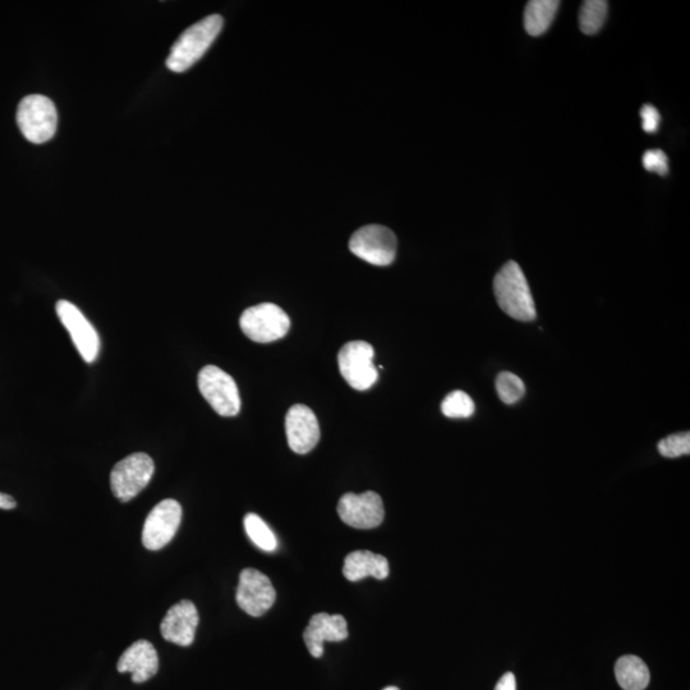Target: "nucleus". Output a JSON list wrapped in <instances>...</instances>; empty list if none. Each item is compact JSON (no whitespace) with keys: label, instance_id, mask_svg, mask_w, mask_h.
I'll return each instance as SVG.
<instances>
[{"label":"nucleus","instance_id":"27","mask_svg":"<svg viewBox=\"0 0 690 690\" xmlns=\"http://www.w3.org/2000/svg\"><path fill=\"white\" fill-rule=\"evenodd\" d=\"M495 690H517V682L513 673H506L501 676Z\"/></svg>","mask_w":690,"mask_h":690},{"label":"nucleus","instance_id":"20","mask_svg":"<svg viewBox=\"0 0 690 690\" xmlns=\"http://www.w3.org/2000/svg\"><path fill=\"white\" fill-rule=\"evenodd\" d=\"M609 11L605 0H587L579 12V26L586 35H595L604 26Z\"/></svg>","mask_w":690,"mask_h":690},{"label":"nucleus","instance_id":"3","mask_svg":"<svg viewBox=\"0 0 690 690\" xmlns=\"http://www.w3.org/2000/svg\"><path fill=\"white\" fill-rule=\"evenodd\" d=\"M17 124L27 141L32 144H45L52 140L57 132V108L46 96H26L18 105Z\"/></svg>","mask_w":690,"mask_h":690},{"label":"nucleus","instance_id":"1","mask_svg":"<svg viewBox=\"0 0 690 690\" xmlns=\"http://www.w3.org/2000/svg\"><path fill=\"white\" fill-rule=\"evenodd\" d=\"M494 292L498 305L513 319L529 322L536 319L535 301L521 266L506 262L494 279Z\"/></svg>","mask_w":690,"mask_h":690},{"label":"nucleus","instance_id":"7","mask_svg":"<svg viewBox=\"0 0 690 690\" xmlns=\"http://www.w3.org/2000/svg\"><path fill=\"white\" fill-rule=\"evenodd\" d=\"M349 250L368 264L388 266L397 256V237L383 225H366L353 234Z\"/></svg>","mask_w":690,"mask_h":690},{"label":"nucleus","instance_id":"16","mask_svg":"<svg viewBox=\"0 0 690 690\" xmlns=\"http://www.w3.org/2000/svg\"><path fill=\"white\" fill-rule=\"evenodd\" d=\"M117 670L122 674H131L133 683H145L158 673V652H156L153 644L141 639L123 652L118 661Z\"/></svg>","mask_w":690,"mask_h":690},{"label":"nucleus","instance_id":"9","mask_svg":"<svg viewBox=\"0 0 690 690\" xmlns=\"http://www.w3.org/2000/svg\"><path fill=\"white\" fill-rule=\"evenodd\" d=\"M182 522V506L177 500L165 499L147 515L142 544L147 550L158 551L167 546Z\"/></svg>","mask_w":690,"mask_h":690},{"label":"nucleus","instance_id":"11","mask_svg":"<svg viewBox=\"0 0 690 690\" xmlns=\"http://www.w3.org/2000/svg\"><path fill=\"white\" fill-rule=\"evenodd\" d=\"M338 514L345 524L353 528H376L385 517L383 499L374 491L361 495L345 494L339 501Z\"/></svg>","mask_w":690,"mask_h":690},{"label":"nucleus","instance_id":"22","mask_svg":"<svg viewBox=\"0 0 690 690\" xmlns=\"http://www.w3.org/2000/svg\"><path fill=\"white\" fill-rule=\"evenodd\" d=\"M441 412L449 418H468L475 413V403L464 391H453L441 404Z\"/></svg>","mask_w":690,"mask_h":690},{"label":"nucleus","instance_id":"4","mask_svg":"<svg viewBox=\"0 0 690 690\" xmlns=\"http://www.w3.org/2000/svg\"><path fill=\"white\" fill-rule=\"evenodd\" d=\"M239 325L247 338L265 344L284 338L291 328V320L274 303H260L243 312Z\"/></svg>","mask_w":690,"mask_h":690},{"label":"nucleus","instance_id":"17","mask_svg":"<svg viewBox=\"0 0 690 690\" xmlns=\"http://www.w3.org/2000/svg\"><path fill=\"white\" fill-rule=\"evenodd\" d=\"M389 561L371 551H353L344 560L343 574L351 582L374 577L383 581L389 577Z\"/></svg>","mask_w":690,"mask_h":690},{"label":"nucleus","instance_id":"15","mask_svg":"<svg viewBox=\"0 0 690 690\" xmlns=\"http://www.w3.org/2000/svg\"><path fill=\"white\" fill-rule=\"evenodd\" d=\"M348 638V624L342 615L320 613L312 616L303 632L308 651L312 657L320 659L324 655L325 642H342Z\"/></svg>","mask_w":690,"mask_h":690},{"label":"nucleus","instance_id":"21","mask_svg":"<svg viewBox=\"0 0 690 690\" xmlns=\"http://www.w3.org/2000/svg\"><path fill=\"white\" fill-rule=\"evenodd\" d=\"M245 529L253 544L264 551H275L278 540L271 528L257 514H247L245 517Z\"/></svg>","mask_w":690,"mask_h":690},{"label":"nucleus","instance_id":"29","mask_svg":"<svg viewBox=\"0 0 690 690\" xmlns=\"http://www.w3.org/2000/svg\"><path fill=\"white\" fill-rule=\"evenodd\" d=\"M384 690H400V689L397 687H388V688H385Z\"/></svg>","mask_w":690,"mask_h":690},{"label":"nucleus","instance_id":"8","mask_svg":"<svg viewBox=\"0 0 690 690\" xmlns=\"http://www.w3.org/2000/svg\"><path fill=\"white\" fill-rule=\"evenodd\" d=\"M375 351L370 343L349 342L338 354L340 374L353 389L365 391L379 379L374 365Z\"/></svg>","mask_w":690,"mask_h":690},{"label":"nucleus","instance_id":"23","mask_svg":"<svg viewBox=\"0 0 690 690\" xmlns=\"http://www.w3.org/2000/svg\"><path fill=\"white\" fill-rule=\"evenodd\" d=\"M496 390H498L501 402L505 404H514L519 402L526 393V388L522 379L512 372H501L496 380Z\"/></svg>","mask_w":690,"mask_h":690},{"label":"nucleus","instance_id":"6","mask_svg":"<svg viewBox=\"0 0 690 690\" xmlns=\"http://www.w3.org/2000/svg\"><path fill=\"white\" fill-rule=\"evenodd\" d=\"M199 389L202 397L219 416L233 417L241 411V397L236 381L222 368L213 365L202 368Z\"/></svg>","mask_w":690,"mask_h":690},{"label":"nucleus","instance_id":"28","mask_svg":"<svg viewBox=\"0 0 690 690\" xmlns=\"http://www.w3.org/2000/svg\"><path fill=\"white\" fill-rule=\"evenodd\" d=\"M17 506L16 500L7 494L0 492V509L11 510Z\"/></svg>","mask_w":690,"mask_h":690},{"label":"nucleus","instance_id":"5","mask_svg":"<svg viewBox=\"0 0 690 690\" xmlns=\"http://www.w3.org/2000/svg\"><path fill=\"white\" fill-rule=\"evenodd\" d=\"M155 472L154 460L145 453H135L115 464L110 473V486L118 500L136 498L145 489Z\"/></svg>","mask_w":690,"mask_h":690},{"label":"nucleus","instance_id":"14","mask_svg":"<svg viewBox=\"0 0 690 690\" xmlns=\"http://www.w3.org/2000/svg\"><path fill=\"white\" fill-rule=\"evenodd\" d=\"M199 621V611H197L195 604L183 600L170 607L167 615L161 621V636L165 641L178 644V646H191L195 641Z\"/></svg>","mask_w":690,"mask_h":690},{"label":"nucleus","instance_id":"19","mask_svg":"<svg viewBox=\"0 0 690 690\" xmlns=\"http://www.w3.org/2000/svg\"><path fill=\"white\" fill-rule=\"evenodd\" d=\"M560 2L556 0H532L524 11V29L531 36H540L550 29L558 13Z\"/></svg>","mask_w":690,"mask_h":690},{"label":"nucleus","instance_id":"10","mask_svg":"<svg viewBox=\"0 0 690 690\" xmlns=\"http://www.w3.org/2000/svg\"><path fill=\"white\" fill-rule=\"evenodd\" d=\"M55 311L64 328L67 329L73 344L86 363H92L99 357L100 338L91 322L73 303L61 299L55 305Z\"/></svg>","mask_w":690,"mask_h":690},{"label":"nucleus","instance_id":"25","mask_svg":"<svg viewBox=\"0 0 690 690\" xmlns=\"http://www.w3.org/2000/svg\"><path fill=\"white\" fill-rule=\"evenodd\" d=\"M643 167L648 172L659 174V176H666L669 173V159L664 151L648 150L643 155Z\"/></svg>","mask_w":690,"mask_h":690},{"label":"nucleus","instance_id":"18","mask_svg":"<svg viewBox=\"0 0 690 690\" xmlns=\"http://www.w3.org/2000/svg\"><path fill=\"white\" fill-rule=\"evenodd\" d=\"M616 680L624 690H644L650 684V670L637 656L620 657L615 665Z\"/></svg>","mask_w":690,"mask_h":690},{"label":"nucleus","instance_id":"2","mask_svg":"<svg viewBox=\"0 0 690 690\" xmlns=\"http://www.w3.org/2000/svg\"><path fill=\"white\" fill-rule=\"evenodd\" d=\"M223 25L222 16L211 15L188 27L170 50L167 59L170 71L182 73L195 66L218 38Z\"/></svg>","mask_w":690,"mask_h":690},{"label":"nucleus","instance_id":"26","mask_svg":"<svg viewBox=\"0 0 690 690\" xmlns=\"http://www.w3.org/2000/svg\"><path fill=\"white\" fill-rule=\"evenodd\" d=\"M643 131L647 133H655L659 130L661 115L659 110L652 105H644L641 110Z\"/></svg>","mask_w":690,"mask_h":690},{"label":"nucleus","instance_id":"24","mask_svg":"<svg viewBox=\"0 0 690 690\" xmlns=\"http://www.w3.org/2000/svg\"><path fill=\"white\" fill-rule=\"evenodd\" d=\"M659 452L665 458H679L683 457V455H689V432H680V434L665 437L659 443Z\"/></svg>","mask_w":690,"mask_h":690},{"label":"nucleus","instance_id":"12","mask_svg":"<svg viewBox=\"0 0 690 690\" xmlns=\"http://www.w3.org/2000/svg\"><path fill=\"white\" fill-rule=\"evenodd\" d=\"M237 604L251 616H262L274 605L276 592L264 573L256 569L242 570L237 588Z\"/></svg>","mask_w":690,"mask_h":690},{"label":"nucleus","instance_id":"13","mask_svg":"<svg viewBox=\"0 0 690 690\" xmlns=\"http://www.w3.org/2000/svg\"><path fill=\"white\" fill-rule=\"evenodd\" d=\"M289 448L297 454L310 453L320 440L319 421L311 408L296 404L285 417Z\"/></svg>","mask_w":690,"mask_h":690}]
</instances>
